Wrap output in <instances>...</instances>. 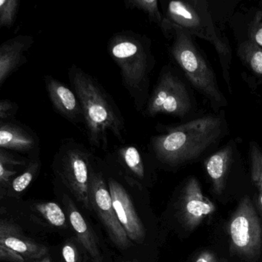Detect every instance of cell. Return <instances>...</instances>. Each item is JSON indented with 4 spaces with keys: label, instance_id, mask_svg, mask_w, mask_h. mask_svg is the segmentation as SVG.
I'll use <instances>...</instances> for the list:
<instances>
[{
    "label": "cell",
    "instance_id": "32",
    "mask_svg": "<svg viewBox=\"0 0 262 262\" xmlns=\"http://www.w3.org/2000/svg\"><path fill=\"white\" fill-rule=\"evenodd\" d=\"M258 209H259L262 215V192H260L259 195H258Z\"/></svg>",
    "mask_w": 262,
    "mask_h": 262
},
{
    "label": "cell",
    "instance_id": "16",
    "mask_svg": "<svg viewBox=\"0 0 262 262\" xmlns=\"http://www.w3.org/2000/svg\"><path fill=\"white\" fill-rule=\"evenodd\" d=\"M67 203L71 225L76 233L80 243L84 246L94 261L103 262L102 256L100 253L95 237L89 229L84 217L78 212V209L75 207L70 200H68Z\"/></svg>",
    "mask_w": 262,
    "mask_h": 262
},
{
    "label": "cell",
    "instance_id": "14",
    "mask_svg": "<svg viewBox=\"0 0 262 262\" xmlns=\"http://www.w3.org/2000/svg\"><path fill=\"white\" fill-rule=\"evenodd\" d=\"M38 145V140L26 129L12 124H0V149L29 152Z\"/></svg>",
    "mask_w": 262,
    "mask_h": 262
},
{
    "label": "cell",
    "instance_id": "18",
    "mask_svg": "<svg viewBox=\"0 0 262 262\" xmlns=\"http://www.w3.org/2000/svg\"><path fill=\"white\" fill-rule=\"evenodd\" d=\"M112 155L131 175L139 179L144 178L146 172L145 156L138 146L134 145L118 146L112 152Z\"/></svg>",
    "mask_w": 262,
    "mask_h": 262
},
{
    "label": "cell",
    "instance_id": "3",
    "mask_svg": "<svg viewBox=\"0 0 262 262\" xmlns=\"http://www.w3.org/2000/svg\"><path fill=\"white\" fill-rule=\"evenodd\" d=\"M107 49L119 68L123 86L134 108L142 113L150 94V76L156 66L150 38L132 31H122L111 37Z\"/></svg>",
    "mask_w": 262,
    "mask_h": 262
},
{
    "label": "cell",
    "instance_id": "13",
    "mask_svg": "<svg viewBox=\"0 0 262 262\" xmlns=\"http://www.w3.org/2000/svg\"><path fill=\"white\" fill-rule=\"evenodd\" d=\"M33 42L30 35H20L0 45V84L26 63Z\"/></svg>",
    "mask_w": 262,
    "mask_h": 262
},
{
    "label": "cell",
    "instance_id": "28",
    "mask_svg": "<svg viewBox=\"0 0 262 262\" xmlns=\"http://www.w3.org/2000/svg\"><path fill=\"white\" fill-rule=\"evenodd\" d=\"M16 105L9 100L0 101V122L10 116L16 111Z\"/></svg>",
    "mask_w": 262,
    "mask_h": 262
},
{
    "label": "cell",
    "instance_id": "23",
    "mask_svg": "<svg viewBox=\"0 0 262 262\" xmlns=\"http://www.w3.org/2000/svg\"><path fill=\"white\" fill-rule=\"evenodd\" d=\"M19 6L18 0H0V30L13 26Z\"/></svg>",
    "mask_w": 262,
    "mask_h": 262
},
{
    "label": "cell",
    "instance_id": "30",
    "mask_svg": "<svg viewBox=\"0 0 262 262\" xmlns=\"http://www.w3.org/2000/svg\"><path fill=\"white\" fill-rule=\"evenodd\" d=\"M62 255L66 262H76L75 249L70 245H66L63 247Z\"/></svg>",
    "mask_w": 262,
    "mask_h": 262
},
{
    "label": "cell",
    "instance_id": "5",
    "mask_svg": "<svg viewBox=\"0 0 262 262\" xmlns=\"http://www.w3.org/2000/svg\"><path fill=\"white\" fill-rule=\"evenodd\" d=\"M194 109L192 94L181 76L170 66L160 71L142 115L154 118L160 114L184 119Z\"/></svg>",
    "mask_w": 262,
    "mask_h": 262
},
{
    "label": "cell",
    "instance_id": "9",
    "mask_svg": "<svg viewBox=\"0 0 262 262\" xmlns=\"http://www.w3.org/2000/svg\"><path fill=\"white\" fill-rule=\"evenodd\" d=\"M89 198L92 208L101 218L112 241L118 247L127 248L129 246L128 237L118 221L103 173L97 171L94 166L91 172Z\"/></svg>",
    "mask_w": 262,
    "mask_h": 262
},
{
    "label": "cell",
    "instance_id": "21",
    "mask_svg": "<svg viewBox=\"0 0 262 262\" xmlns=\"http://www.w3.org/2000/svg\"><path fill=\"white\" fill-rule=\"evenodd\" d=\"M35 208L52 226L62 227L66 224V218L64 212L56 203H39Z\"/></svg>",
    "mask_w": 262,
    "mask_h": 262
},
{
    "label": "cell",
    "instance_id": "31",
    "mask_svg": "<svg viewBox=\"0 0 262 262\" xmlns=\"http://www.w3.org/2000/svg\"><path fill=\"white\" fill-rule=\"evenodd\" d=\"M195 262H218L213 254L209 252H204L200 254Z\"/></svg>",
    "mask_w": 262,
    "mask_h": 262
},
{
    "label": "cell",
    "instance_id": "27",
    "mask_svg": "<svg viewBox=\"0 0 262 262\" xmlns=\"http://www.w3.org/2000/svg\"><path fill=\"white\" fill-rule=\"evenodd\" d=\"M0 260L8 262H25L21 255L0 244Z\"/></svg>",
    "mask_w": 262,
    "mask_h": 262
},
{
    "label": "cell",
    "instance_id": "8",
    "mask_svg": "<svg viewBox=\"0 0 262 262\" xmlns=\"http://www.w3.org/2000/svg\"><path fill=\"white\" fill-rule=\"evenodd\" d=\"M231 251L249 260L259 256L262 247V229L259 218L250 198L242 199L229 223Z\"/></svg>",
    "mask_w": 262,
    "mask_h": 262
},
{
    "label": "cell",
    "instance_id": "19",
    "mask_svg": "<svg viewBox=\"0 0 262 262\" xmlns=\"http://www.w3.org/2000/svg\"><path fill=\"white\" fill-rule=\"evenodd\" d=\"M0 244L16 252L23 258L37 259L42 258V256L46 255L48 252V249L45 246L26 241L19 237L9 236L0 238Z\"/></svg>",
    "mask_w": 262,
    "mask_h": 262
},
{
    "label": "cell",
    "instance_id": "20",
    "mask_svg": "<svg viewBox=\"0 0 262 262\" xmlns=\"http://www.w3.org/2000/svg\"><path fill=\"white\" fill-rule=\"evenodd\" d=\"M240 55L257 75L262 76V49L252 39L240 46Z\"/></svg>",
    "mask_w": 262,
    "mask_h": 262
},
{
    "label": "cell",
    "instance_id": "22",
    "mask_svg": "<svg viewBox=\"0 0 262 262\" xmlns=\"http://www.w3.org/2000/svg\"><path fill=\"white\" fill-rule=\"evenodd\" d=\"M24 162L17 159L3 149H0V183L7 184L11 178L16 175V171L12 167L23 166Z\"/></svg>",
    "mask_w": 262,
    "mask_h": 262
},
{
    "label": "cell",
    "instance_id": "12",
    "mask_svg": "<svg viewBox=\"0 0 262 262\" xmlns=\"http://www.w3.org/2000/svg\"><path fill=\"white\" fill-rule=\"evenodd\" d=\"M215 206L202 192L198 180H188L181 203V216L189 229L196 228L208 215L213 213Z\"/></svg>",
    "mask_w": 262,
    "mask_h": 262
},
{
    "label": "cell",
    "instance_id": "26",
    "mask_svg": "<svg viewBox=\"0 0 262 262\" xmlns=\"http://www.w3.org/2000/svg\"><path fill=\"white\" fill-rule=\"evenodd\" d=\"M16 236L21 238V231L18 226L6 221H0V238Z\"/></svg>",
    "mask_w": 262,
    "mask_h": 262
},
{
    "label": "cell",
    "instance_id": "34",
    "mask_svg": "<svg viewBox=\"0 0 262 262\" xmlns=\"http://www.w3.org/2000/svg\"><path fill=\"white\" fill-rule=\"evenodd\" d=\"M2 198H3V197H2L1 195H0V200L2 199Z\"/></svg>",
    "mask_w": 262,
    "mask_h": 262
},
{
    "label": "cell",
    "instance_id": "15",
    "mask_svg": "<svg viewBox=\"0 0 262 262\" xmlns=\"http://www.w3.org/2000/svg\"><path fill=\"white\" fill-rule=\"evenodd\" d=\"M232 155V148L227 146L211 155L205 162L206 172L212 180L213 191L216 195H221L224 189Z\"/></svg>",
    "mask_w": 262,
    "mask_h": 262
},
{
    "label": "cell",
    "instance_id": "33",
    "mask_svg": "<svg viewBox=\"0 0 262 262\" xmlns=\"http://www.w3.org/2000/svg\"><path fill=\"white\" fill-rule=\"evenodd\" d=\"M41 262H51L50 258H49V257H46V258H45Z\"/></svg>",
    "mask_w": 262,
    "mask_h": 262
},
{
    "label": "cell",
    "instance_id": "17",
    "mask_svg": "<svg viewBox=\"0 0 262 262\" xmlns=\"http://www.w3.org/2000/svg\"><path fill=\"white\" fill-rule=\"evenodd\" d=\"M127 9H137L144 12L151 23L161 30L162 33L170 41L173 36L174 25L171 23L162 12L159 6V0H124Z\"/></svg>",
    "mask_w": 262,
    "mask_h": 262
},
{
    "label": "cell",
    "instance_id": "11",
    "mask_svg": "<svg viewBox=\"0 0 262 262\" xmlns=\"http://www.w3.org/2000/svg\"><path fill=\"white\" fill-rule=\"evenodd\" d=\"M49 99L55 110L72 124H84L82 109L76 94L52 75L45 76Z\"/></svg>",
    "mask_w": 262,
    "mask_h": 262
},
{
    "label": "cell",
    "instance_id": "2",
    "mask_svg": "<svg viewBox=\"0 0 262 262\" xmlns=\"http://www.w3.org/2000/svg\"><path fill=\"white\" fill-rule=\"evenodd\" d=\"M160 133L151 137L149 149L163 166L180 167L196 160L223 132V120L208 115L172 126H161Z\"/></svg>",
    "mask_w": 262,
    "mask_h": 262
},
{
    "label": "cell",
    "instance_id": "10",
    "mask_svg": "<svg viewBox=\"0 0 262 262\" xmlns=\"http://www.w3.org/2000/svg\"><path fill=\"white\" fill-rule=\"evenodd\" d=\"M108 189L115 213L127 237L136 243H141L146 236V232L130 195L122 185L112 178H109Z\"/></svg>",
    "mask_w": 262,
    "mask_h": 262
},
{
    "label": "cell",
    "instance_id": "1",
    "mask_svg": "<svg viewBox=\"0 0 262 262\" xmlns=\"http://www.w3.org/2000/svg\"><path fill=\"white\" fill-rule=\"evenodd\" d=\"M69 78L82 109L89 145L95 149H106L111 135L124 141L126 135L124 117L101 83L77 65L69 68Z\"/></svg>",
    "mask_w": 262,
    "mask_h": 262
},
{
    "label": "cell",
    "instance_id": "4",
    "mask_svg": "<svg viewBox=\"0 0 262 262\" xmlns=\"http://www.w3.org/2000/svg\"><path fill=\"white\" fill-rule=\"evenodd\" d=\"M169 54L192 87L220 106L224 98L219 89L215 73L197 47L193 36L174 25V34Z\"/></svg>",
    "mask_w": 262,
    "mask_h": 262
},
{
    "label": "cell",
    "instance_id": "6",
    "mask_svg": "<svg viewBox=\"0 0 262 262\" xmlns=\"http://www.w3.org/2000/svg\"><path fill=\"white\" fill-rule=\"evenodd\" d=\"M92 166L93 155L84 145L72 138L61 143L55 156V172L77 200L89 210L92 209L89 198Z\"/></svg>",
    "mask_w": 262,
    "mask_h": 262
},
{
    "label": "cell",
    "instance_id": "7",
    "mask_svg": "<svg viewBox=\"0 0 262 262\" xmlns=\"http://www.w3.org/2000/svg\"><path fill=\"white\" fill-rule=\"evenodd\" d=\"M161 3L163 14L171 23L192 36L209 40L215 45L220 54L224 53L223 44L217 36L206 2L172 0L163 1Z\"/></svg>",
    "mask_w": 262,
    "mask_h": 262
},
{
    "label": "cell",
    "instance_id": "24",
    "mask_svg": "<svg viewBox=\"0 0 262 262\" xmlns=\"http://www.w3.org/2000/svg\"><path fill=\"white\" fill-rule=\"evenodd\" d=\"M250 156L252 182L258 192H262V152L255 144L252 145Z\"/></svg>",
    "mask_w": 262,
    "mask_h": 262
},
{
    "label": "cell",
    "instance_id": "25",
    "mask_svg": "<svg viewBox=\"0 0 262 262\" xmlns=\"http://www.w3.org/2000/svg\"><path fill=\"white\" fill-rule=\"evenodd\" d=\"M38 168V164L36 162L31 163L26 172H23L19 176H17L15 179H13L12 183V189L18 193L23 192L25 189H26V188L32 183Z\"/></svg>",
    "mask_w": 262,
    "mask_h": 262
},
{
    "label": "cell",
    "instance_id": "29",
    "mask_svg": "<svg viewBox=\"0 0 262 262\" xmlns=\"http://www.w3.org/2000/svg\"><path fill=\"white\" fill-rule=\"evenodd\" d=\"M251 39L262 47V23L255 22L251 31Z\"/></svg>",
    "mask_w": 262,
    "mask_h": 262
}]
</instances>
